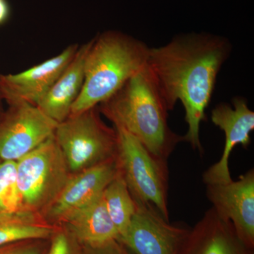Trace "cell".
<instances>
[{
  "label": "cell",
  "instance_id": "6da1fadb",
  "mask_svg": "<svg viewBox=\"0 0 254 254\" xmlns=\"http://www.w3.org/2000/svg\"><path fill=\"white\" fill-rule=\"evenodd\" d=\"M232 52L227 38L208 33L174 38L150 48L147 64L154 75L169 111L180 101L188 125L184 141L202 153L200 127L213 96L217 77Z\"/></svg>",
  "mask_w": 254,
  "mask_h": 254
},
{
  "label": "cell",
  "instance_id": "7a4b0ae2",
  "mask_svg": "<svg viewBox=\"0 0 254 254\" xmlns=\"http://www.w3.org/2000/svg\"><path fill=\"white\" fill-rule=\"evenodd\" d=\"M98 107L114 127L126 130L158 158L168 160L184 141L169 127V110L147 64Z\"/></svg>",
  "mask_w": 254,
  "mask_h": 254
},
{
  "label": "cell",
  "instance_id": "3957f363",
  "mask_svg": "<svg viewBox=\"0 0 254 254\" xmlns=\"http://www.w3.org/2000/svg\"><path fill=\"white\" fill-rule=\"evenodd\" d=\"M150 48L122 32L109 31L92 40L85 62L83 88L71 108L76 115L108 99L147 64Z\"/></svg>",
  "mask_w": 254,
  "mask_h": 254
},
{
  "label": "cell",
  "instance_id": "277c9868",
  "mask_svg": "<svg viewBox=\"0 0 254 254\" xmlns=\"http://www.w3.org/2000/svg\"><path fill=\"white\" fill-rule=\"evenodd\" d=\"M54 136L71 175L116 158V130L105 125L98 107L69 115Z\"/></svg>",
  "mask_w": 254,
  "mask_h": 254
},
{
  "label": "cell",
  "instance_id": "5b68a950",
  "mask_svg": "<svg viewBox=\"0 0 254 254\" xmlns=\"http://www.w3.org/2000/svg\"><path fill=\"white\" fill-rule=\"evenodd\" d=\"M118 134L116 163L133 199L153 205L169 220L168 168L131 133L114 127Z\"/></svg>",
  "mask_w": 254,
  "mask_h": 254
},
{
  "label": "cell",
  "instance_id": "8992f818",
  "mask_svg": "<svg viewBox=\"0 0 254 254\" xmlns=\"http://www.w3.org/2000/svg\"><path fill=\"white\" fill-rule=\"evenodd\" d=\"M16 175L23 208L41 215L71 175L54 134L16 162Z\"/></svg>",
  "mask_w": 254,
  "mask_h": 254
},
{
  "label": "cell",
  "instance_id": "52a82bcc",
  "mask_svg": "<svg viewBox=\"0 0 254 254\" xmlns=\"http://www.w3.org/2000/svg\"><path fill=\"white\" fill-rule=\"evenodd\" d=\"M9 106L0 118V160L17 162L53 136L58 123L29 103Z\"/></svg>",
  "mask_w": 254,
  "mask_h": 254
},
{
  "label": "cell",
  "instance_id": "ba28073f",
  "mask_svg": "<svg viewBox=\"0 0 254 254\" xmlns=\"http://www.w3.org/2000/svg\"><path fill=\"white\" fill-rule=\"evenodd\" d=\"M136 203L131 223L118 240L132 254H179L190 228L170 224L153 205Z\"/></svg>",
  "mask_w": 254,
  "mask_h": 254
},
{
  "label": "cell",
  "instance_id": "9c48e42d",
  "mask_svg": "<svg viewBox=\"0 0 254 254\" xmlns=\"http://www.w3.org/2000/svg\"><path fill=\"white\" fill-rule=\"evenodd\" d=\"M207 198L222 218L231 222L247 247L254 249V170L237 181L206 185Z\"/></svg>",
  "mask_w": 254,
  "mask_h": 254
},
{
  "label": "cell",
  "instance_id": "30bf717a",
  "mask_svg": "<svg viewBox=\"0 0 254 254\" xmlns=\"http://www.w3.org/2000/svg\"><path fill=\"white\" fill-rule=\"evenodd\" d=\"M117 172L115 158L71 175L59 195L42 216L51 225H61L68 215L103 195Z\"/></svg>",
  "mask_w": 254,
  "mask_h": 254
},
{
  "label": "cell",
  "instance_id": "8fae6325",
  "mask_svg": "<svg viewBox=\"0 0 254 254\" xmlns=\"http://www.w3.org/2000/svg\"><path fill=\"white\" fill-rule=\"evenodd\" d=\"M233 108L226 103L217 105L211 113V120L225 135V144L220 160L211 165L203 175L205 185L227 184L232 182L229 159L237 145L247 148L251 143V132L254 129V112L242 97L232 100Z\"/></svg>",
  "mask_w": 254,
  "mask_h": 254
},
{
  "label": "cell",
  "instance_id": "7c38bea8",
  "mask_svg": "<svg viewBox=\"0 0 254 254\" xmlns=\"http://www.w3.org/2000/svg\"><path fill=\"white\" fill-rule=\"evenodd\" d=\"M78 49L71 45L60 54L15 74L0 75V91L8 103L24 102L37 106L48 93Z\"/></svg>",
  "mask_w": 254,
  "mask_h": 254
},
{
  "label": "cell",
  "instance_id": "4fadbf2b",
  "mask_svg": "<svg viewBox=\"0 0 254 254\" xmlns=\"http://www.w3.org/2000/svg\"><path fill=\"white\" fill-rule=\"evenodd\" d=\"M179 254H254L238 237L231 222L213 207L190 228Z\"/></svg>",
  "mask_w": 254,
  "mask_h": 254
},
{
  "label": "cell",
  "instance_id": "5bb4252c",
  "mask_svg": "<svg viewBox=\"0 0 254 254\" xmlns=\"http://www.w3.org/2000/svg\"><path fill=\"white\" fill-rule=\"evenodd\" d=\"M92 41L78 47L76 55L37 107L58 123L67 119L83 86L85 62Z\"/></svg>",
  "mask_w": 254,
  "mask_h": 254
},
{
  "label": "cell",
  "instance_id": "9a60e30c",
  "mask_svg": "<svg viewBox=\"0 0 254 254\" xmlns=\"http://www.w3.org/2000/svg\"><path fill=\"white\" fill-rule=\"evenodd\" d=\"M60 225L67 228L82 247H98L119 239L103 195L68 215Z\"/></svg>",
  "mask_w": 254,
  "mask_h": 254
},
{
  "label": "cell",
  "instance_id": "2e32d148",
  "mask_svg": "<svg viewBox=\"0 0 254 254\" xmlns=\"http://www.w3.org/2000/svg\"><path fill=\"white\" fill-rule=\"evenodd\" d=\"M56 227L41 214L29 210L0 213V247L18 241L48 240Z\"/></svg>",
  "mask_w": 254,
  "mask_h": 254
},
{
  "label": "cell",
  "instance_id": "e0dca14e",
  "mask_svg": "<svg viewBox=\"0 0 254 254\" xmlns=\"http://www.w3.org/2000/svg\"><path fill=\"white\" fill-rule=\"evenodd\" d=\"M103 196L107 210L118 230L120 238L131 223L136 212V203L118 170L113 180L105 188Z\"/></svg>",
  "mask_w": 254,
  "mask_h": 254
},
{
  "label": "cell",
  "instance_id": "ac0fdd59",
  "mask_svg": "<svg viewBox=\"0 0 254 254\" xmlns=\"http://www.w3.org/2000/svg\"><path fill=\"white\" fill-rule=\"evenodd\" d=\"M18 190L16 162H0V213H11L24 210Z\"/></svg>",
  "mask_w": 254,
  "mask_h": 254
},
{
  "label": "cell",
  "instance_id": "d6986e66",
  "mask_svg": "<svg viewBox=\"0 0 254 254\" xmlns=\"http://www.w3.org/2000/svg\"><path fill=\"white\" fill-rule=\"evenodd\" d=\"M82 246L67 228L58 225L50 237L46 254H81Z\"/></svg>",
  "mask_w": 254,
  "mask_h": 254
},
{
  "label": "cell",
  "instance_id": "ffe728a7",
  "mask_svg": "<svg viewBox=\"0 0 254 254\" xmlns=\"http://www.w3.org/2000/svg\"><path fill=\"white\" fill-rule=\"evenodd\" d=\"M50 239L27 240L12 242L0 247V254H46Z\"/></svg>",
  "mask_w": 254,
  "mask_h": 254
},
{
  "label": "cell",
  "instance_id": "44dd1931",
  "mask_svg": "<svg viewBox=\"0 0 254 254\" xmlns=\"http://www.w3.org/2000/svg\"><path fill=\"white\" fill-rule=\"evenodd\" d=\"M81 254H132L118 240L98 247H82Z\"/></svg>",
  "mask_w": 254,
  "mask_h": 254
},
{
  "label": "cell",
  "instance_id": "7402d4cb",
  "mask_svg": "<svg viewBox=\"0 0 254 254\" xmlns=\"http://www.w3.org/2000/svg\"><path fill=\"white\" fill-rule=\"evenodd\" d=\"M10 14L9 5L6 0H0V25L6 22Z\"/></svg>",
  "mask_w": 254,
  "mask_h": 254
},
{
  "label": "cell",
  "instance_id": "603a6c76",
  "mask_svg": "<svg viewBox=\"0 0 254 254\" xmlns=\"http://www.w3.org/2000/svg\"><path fill=\"white\" fill-rule=\"evenodd\" d=\"M3 101H4V98H3L1 91H0V118L4 113V109H3Z\"/></svg>",
  "mask_w": 254,
  "mask_h": 254
},
{
  "label": "cell",
  "instance_id": "cb8c5ba5",
  "mask_svg": "<svg viewBox=\"0 0 254 254\" xmlns=\"http://www.w3.org/2000/svg\"><path fill=\"white\" fill-rule=\"evenodd\" d=\"M1 160H0V162H1Z\"/></svg>",
  "mask_w": 254,
  "mask_h": 254
}]
</instances>
